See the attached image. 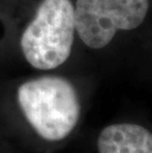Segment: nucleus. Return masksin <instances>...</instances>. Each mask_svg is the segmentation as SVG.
<instances>
[{
    "label": "nucleus",
    "instance_id": "f257e3e1",
    "mask_svg": "<svg viewBox=\"0 0 152 153\" xmlns=\"http://www.w3.org/2000/svg\"><path fill=\"white\" fill-rule=\"evenodd\" d=\"M17 102L34 131L48 142L64 140L79 122L78 93L64 77L46 75L25 81L17 90Z\"/></svg>",
    "mask_w": 152,
    "mask_h": 153
},
{
    "label": "nucleus",
    "instance_id": "f03ea898",
    "mask_svg": "<svg viewBox=\"0 0 152 153\" xmlns=\"http://www.w3.org/2000/svg\"><path fill=\"white\" fill-rule=\"evenodd\" d=\"M75 32L70 0H43L21 37L26 60L39 70L56 69L69 57Z\"/></svg>",
    "mask_w": 152,
    "mask_h": 153
},
{
    "label": "nucleus",
    "instance_id": "7ed1b4c3",
    "mask_svg": "<svg viewBox=\"0 0 152 153\" xmlns=\"http://www.w3.org/2000/svg\"><path fill=\"white\" fill-rule=\"evenodd\" d=\"M148 9V0H77L75 30L87 47L100 50L111 43L118 31L140 26Z\"/></svg>",
    "mask_w": 152,
    "mask_h": 153
},
{
    "label": "nucleus",
    "instance_id": "20e7f679",
    "mask_svg": "<svg viewBox=\"0 0 152 153\" xmlns=\"http://www.w3.org/2000/svg\"><path fill=\"white\" fill-rule=\"evenodd\" d=\"M97 149L98 153H152V134L137 123H114L100 132Z\"/></svg>",
    "mask_w": 152,
    "mask_h": 153
}]
</instances>
